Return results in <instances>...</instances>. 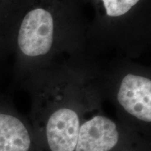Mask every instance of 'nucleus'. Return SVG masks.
<instances>
[{"label":"nucleus","instance_id":"39448f33","mask_svg":"<svg viewBox=\"0 0 151 151\" xmlns=\"http://www.w3.org/2000/svg\"><path fill=\"white\" fill-rule=\"evenodd\" d=\"M0 151H45L27 117L8 94L0 91Z\"/></svg>","mask_w":151,"mask_h":151},{"label":"nucleus","instance_id":"f03ea898","mask_svg":"<svg viewBox=\"0 0 151 151\" xmlns=\"http://www.w3.org/2000/svg\"><path fill=\"white\" fill-rule=\"evenodd\" d=\"M93 71L101 97L114 106L118 121L150 139V68L124 58L106 69L94 65Z\"/></svg>","mask_w":151,"mask_h":151},{"label":"nucleus","instance_id":"20e7f679","mask_svg":"<svg viewBox=\"0 0 151 151\" xmlns=\"http://www.w3.org/2000/svg\"><path fill=\"white\" fill-rule=\"evenodd\" d=\"M150 139L104 112L102 105L82 122L74 151H151Z\"/></svg>","mask_w":151,"mask_h":151},{"label":"nucleus","instance_id":"7ed1b4c3","mask_svg":"<svg viewBox=\"0 0 151 151\" xmlns=\"http://www.w3.org/2000/svg\"><path fill=\"white\" fill-rule=\"evenodd\" d=\"M103 12L90 23L88 47L113 49L126 58L142 54L150 43L151 21L134 13L141 0H100Z\"/></svg>","mask_w":151,"mask_h":151},{"label":"nucleus","instance_id":"f257e3e1","mask_svg":"<svg viewBox=\"0 0 151 151\" xmlns=\"http://www.w3.org/2000/svg\"><path fill=\"white\" fill-rule=\"evenodd\" d=\"M29 94L30 124L45 151H74L87 115L102 105L90 60L55 62L19 83Z\"/></svg>","mask_w":151,"mask_h":151},{"label":"nucleus","instance_id":"423d86ee","mask_svg":"<svg viewBox=\"0 0 151 151\" xmlns=\"http://www.w3.org/2000/svg\"><path fill=\"white\" fill-rule=\"evenodd\" d=\"M25 9L0 3V64L13 54L16 29Z\"/></svg>","mask_w":151,"mask_h":151}]
</instances>
